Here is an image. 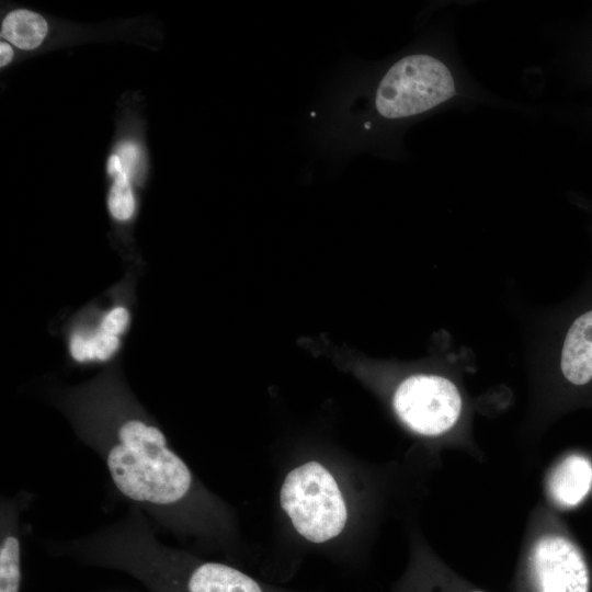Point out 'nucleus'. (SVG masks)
I'll return each instance as SVG.
<instances>
[{
	"mask_svg": "<svg viewBox=\"0 0 592 592\" xmlns=\"http://www.w3.org/2000/svg\"><path fill=\"white\" fill-rule=\"evenodd\" d=\"M12 47L8 43L2 41L0 43V66L4 67L5 65H8L12 60Z\"/></svg>",
	"mask_w": 592,
	"mask_h": 592,
	"instance_id": "2eb2a0df",
	"label": "nucleus"
},
{
	"mask_svg": "<svg viewBox=\"0 0 592 592\" xmlns=\"http://www.w3.org/2000/svg\"><path fill=\"white\" fill-rule=\"evenodd\" d=\"M392 406L398 418L421 436H439L451 430L462 412L457 387L437 375H412L396 388Z\"/></svg>",
	"mask_w": 592,
	"mask_h": 592,
	"instance_id": "39448f33",
	"label": "nucleus"
},
{
	"mask_svg": "<svg viewBox=\"0 0 592 592\" xmlns=\"http://www.w3.org/2000/svg\"><path fill=\"white\" fill-rule=\"evenodd\" d=\"M455 94L456 82L447 65L417 54L388 69L377 88L375 105L385 118H405L426 112Z\"/></svg>",
	"mask_w": 592,
	"mask_h": 592,
	"instance_id": "7ed1b4c3",
	"label": "nucleus"
},
{
	"mask_svg": "<svg viewBox=\"0 0 592 592\" xmlns=\"http://www.w3.org/2000/svg\"><path fill=\"white\" fill-rule=\"evenodd\" d=\"M592 488V462L580 453L565 456L553 469L548 480L551 500L560 508L579 505Z\"/></svg>",
	"mask_w": 592,
	"mask_h": 592,
	"instance_id": "423d86ee",
	"label": "nucleus"
},
{
	"mask_svg": "<svg viewBox=\"0 0 592 592\" xmlns=\"http://www.w3.org/2000/svg\"><path fill=\"white\" fill-rule=\"evenodd\" d=\"M592 577L580 547L565 533L540 537L530 550L519 592H590Z\"/></svg>",
	"mask_w": 592,
	"mask_h": 592,
	"instance_id": "20e7f679",
	"label": "nucleus"
},
{
	"mask_svg": "<svg viewBox=\"0 0 592 592\" xmlns=\"http://www.w3.org/2000/svg\"><path fill=\"white\" fill-rule=\"evenodd\" d=\"M354 501L339 470L318 457L291 467L278 490L280 509L292 530L314 545L335 543L348 532Z\"/></svg>",
	"mask_w": 592,
	"mask_h": 592,
	"instance_id": "f257e3e1",
	"label": "nucleus"
},
{
	"mask_svg": "<svg viewBox=\"0 0 592 592\" xmlns=\"http://www.w3.org/2000/svg\"><path fill=\"white\" fill-rule=\"evenodd\" d=\"M118 345V337L99 330L91 335L76 333L70 340L69 350L78 362L105 361L117 351Z\"/></svg>",
	"mask_w": 592,
	"mask_h": 592,
	"instance_id": "9d476101",
	"label": "nucleus"
},
{
	"mask_svg": "<svg viewBox=\"0 0 592 592\" xmlns=\"http://www.w3.org/2000/svg\"><path fill=\"white\" fill-rule=\"evenodd\" d=\"M116 155L118 156L124 171L128 174L129 178L135 173V168L139 162L140 152L138 146L132 141L122 143L117 149Z\"/></svg>",
	"mask_w": 592,
	"mask_h": 592,
	"instance_id": "4468645a",
	"label": "nucleus"
},
{
	"mask_svg": "<svg viewBox=\"0 0 592 592\" xmlns=\"http://www.w3.org/2000/svg\"><path fill=\"white\" fill-rule=\"evenodd\" d=\"M48 31L46 20L36 12L19 9L2 21L1 36L21 49L39 46Z\"/></svg>",
	"mask_w": 592,
	"mask_h": 592,
	"instance_id": "6e6552de",
	"label": "nucleus"
},
{
	"mask_svg": "<svg viewBox=\"0 0 592 592\" xmlns=\"http://www.w3.org/2000/svg\"><path fill=\"white\" fill-rule=\"evenodd\" d=\"M119 443L111 448L106 464L116 488L127 498L155 504L181 500L190 490L186 464L168 448L156 428L129 420L118 430Z\"/></svg>",
	"mask_w": 592,
	"mask_h": 592,
	"instance_id": "f03ea898",
	"label": "nucleus"
},
{
	"mask_svg": "<svg viewBox=\"0 0 592 592\" xmlns=\"http://www.w3.org/2000/svg\"><path fill=\"white\" fill-rule=\"evenodd\" d=\"M20 580V542L8 536L0 548V592H19Z\"/></svg>",
	"mask_w": 592,
	"mask_h": 592,
	"instance_id": "f8f14e48",
	"label": "nucleus"
},
{
	"mask_svg": "<svg viewBox=\"0 0 592 592\" xmlns=\"http://www.w3.org/2000/svg\"><path fill=\"white\" fill-rule=\"evenodd\" d=\"M400 592H486L449 574L437 566H418Z\"/></svg>",
	"mask_w": 592,
	"mask_h": 592,
	"instance_id": "1a4fd4ad",
	"label": "nucleus"
},
{
	"mask_svg": "<svg viewBox=\"0 0 592 592\" xmlns=\"http://www.w3.org/2000/svg\"><path fill=\"white\" fill-rule=\"evenodd\" d=\"M107 172L114 178L107 200L109 210L115 219L127 220L135 212V197L130 186V178L117 160L109 166Z\"/></svg>",
	"mask_w": 592,
	"mask_h": 592,
	"instance_id": "9b49d317",
	"label": "nucleus"
},
{
	"mask_svg": "<svg viewBox=\"0 0 592 592\" xmlns=\"http://www.w3.org/2000/svg\"><path fill=\"white\" fill-rule=\"evenodd\" d=\"M129 322V312L124 307H114L104 315L101 321L100 330L118 337L123 333Z\"/></svg>",
	"mask_w": 592,
	"mask_h": 592,
	"instance_id": "ddd939ff",
	"label": "nucleus"
},
{
	"mask_svg": "<svg viewBox=\"0 0 592 592\" xmlns=\"http://www.w3.org/2000/svg\"><path fill=\"white\" fill-rule=\"evenodd\" d=\"M189 592H263L262 587L244 572L219 562L196 567L187 581Z\"/></svg>",
	"mask_w": 592,
	"mask_h": 592,
	"instance_id": "0eeeda50",
	"label": "nucleus"
}]
</instances>
